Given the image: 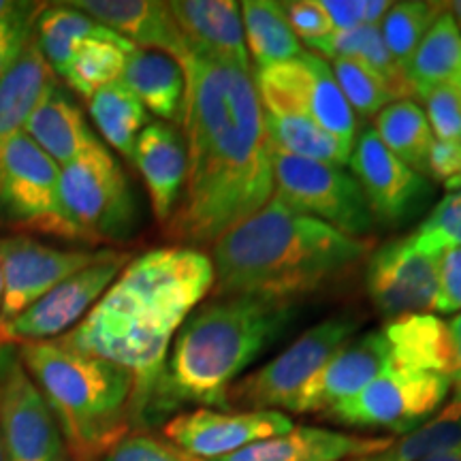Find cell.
<instances>
[{
    "instance_id": "obj_31",
    "label": "cell",
    "mask_w": 461,
    "mask_h": 461,
    "mask_svg": "<svg viewBox=\"0 0 461 461\" xmlns=\"http://www.w3.org/2000/svg\"><path fill=\"white\" fill-rule=\"evenodd\" d=\"M88 113L107 146L132 160L137 137L149 124V113L137 96L122 82H113L92 96Z\"/></svg>"
},
{
    "instance_id": "obj_4",
    "label": "cell",
    "mask_w": 461,
    "mask_h": 461,
    "mask_svg": "<svg viewBox=\"0 0 461 461\" xmlns=\"http://www.w3.org/2000/svg\"><path fill=\"white\" fill-rule=\"evenodd\" d=\"M295 319V302L288 299L229 295L201 305L173 338L141 419L184 403L224 408L230 384Z\"/></svg>"
},
{
    "instance_id": "obj_29",
    "label": "cell",
    "mask_w": 461,
    "mask_h": 461,
    "mask_svg": "<svg viewBox=\"0 0 461 461\" xmlns=\"http://www.w3.org/2000/svg\"><path fill=\"white\" fill-rule=\"evenodd\" d=\"M308 45L314 51H319L321 56H330L331 60L333 58H348V60H357L372 68L378 77L384 79V84L393 92L395 101L414 95L406 71L389 54L378 26H357L350 28V31H333L327 37L316 39Z\"/></svg>"
},
{
    "instance_id": "obj_49",
    "label": "cell",
    "mask_w": 461,
    "mask_h": 461,
    "mask_svg": "<svg viewBox=\"0 0 461 461\" xmlns=\"http://www.w3.org/2000/svg\"><path fill=\"white\" fill-rule=\"evenodd\" d=\"M0 344H9V342H5V321H3V274H0Z\"/></svg>"
},
{
    "instance_id": "obj_43",
    "label": "cell",
    "mask_w": 461,
    "mask_h": 461,
    "mask_svg": "<svg viewBox=\"0 0 461 461\" xmlns=\"http://www.w3.org/2000/svg\"><path fill=\"white\" fill-rule=\"evenodd\" d=\"M282 11H285L288 26L302 37L305 43L316 41V39L327 37L333 32V24L322 9L321 0H291V3H280Z\"/></svg>"
},
{
    "instance_id": "obj_22",
    "label": "cell",
    "mask_w": 461,
    "mask_h": 461,
    "mask_svg": "<svg viewBox=\"0 0 461 461\" xmlns=\"http://www.w3.org/2000/svg\"><path fill=\"white\" fill-rule=\"evenodd\" d=\"M169 11L186 39L188 51L250 71L240 5L233 0H176Z\"/></svg>"
},
{
    "instance_id": "obj_3",
    "label": "cell",
    "mask_w": 461,
    "mask_h": 461,
    "mask_svg": "<svg viewBox=\"0 0 461 461\" xmlns=\"http://www.w3.org/2000/svg\"><path fill=\"white\" fill-rule=\"evenodd\" d=\"M370 246L274 197L214 244V297L293 302L344 276Z\"/></svg>"
},
{
    "instance_id": "obj_44",
    "label": "cell",
    "mask_w": 461,
    "mask_h": 461,
    "mask_svg": "<svg viewBox=\"0 0 461 461\" xmlns=\"http://www.w3.org/2000/svg\"><path fill=\"white\" fill-rule=\"evenodd\" d=\"M434 310L442 314L461 312V246L447 250L440 258V288Z\"/></svg>"
},
{
    "instance_id": "obj_52",
    "label": "cell",
    "mask_w": 461,
    "mask_h": 461,
    "mask_svg": "<svg viewBox=\"0 0 461 461\" xmlns=\"http://www.w3.org/2000/svg\"><path fill=\"white\" fill-rule=\"evenodd\" d=\"M445 186H447L448 190H461V176L455 177V180H451L448 184H445Z\"/></svg>"
},
{
    "instance_id": "obj_33",
    "label": "cell",
    "mask_w": 461,
    "mask_h": 461,
    "mask_svg": "<svg viewBox=\"0 0 461 461\" xmlns=\"http://www.w3.org/2000/svg\"><path fill=\"white\" fill-rule=\"evenodd\" d=\"M461 451V400L457 395L434 419L393 440L387 451L355 461H423Z\"/></svg>"
},
{
    "instance_id": "obj_12",
    "label": "cell",
    "mask_w": 461,
    "mask_h": 461,
    "mask_svg": "<svg viewBox=\"0 0 461 461\" xmlns=\"http://www.w3.org/2000/svg\"><path fill=\"white\" fill-rule=\"evenodd\" d=\"M129 261L126 252L105 250L99 261L68 276L20 316L5 322V342L20 346L67 336L88 316Z\"/></svg>"
},
{
    "instance_id": "obj_38",
    "label": "cell",
    "mask_w": 461,
    "mask_h": 461,
    "mask_svg": "<svg viewBox=\"0 0 461 461\" xmlns=\"http://www.w3.org/2000/svg\"><path fill=\"white\" fill-rule=\"evenodd\" d=\"M414 238L423 248L445 255L451 248L461 246V190L447 194L431 214L425 218Z\"/></svg>"
},
{
    "instance_id": "obj_23",
    "label": "cell",
    "mask_w": 461,
    "mask_h": 461,
    "mask_svg": "<svg viewBox=\"0 0 461 461\" xmlns=\"http://www.w3.org/2000/svg\"><path fill=\"white\" fill-rule=\"evenodd\" d=\"M24 132L58 167H65L101 141L90 129L79 103L60 79L50 86L28 118Z\"/></svg>"
},
{
    "instance_id": "obj_20",
    "label": "cell",
    "mask_w": 461,
    "mask_h": 461,
    "mask_svg": "<svg viewBox=\"0 0 461 461\" xmlns=\"http://www.w3.org/2000/svg\"><path fill=\"white\" fill-rule=\"evenodd\" d=\"M71 7L84 11L109 31L140 50L163 51L177 62L188 54L184 34L173 20L169 5L157 0H73Z\"/></svg>"
},
{
    "instance_id": "obj_37",
    "label": "cell",
    "mask_w": 461,
    "mask_h": 461,
    "mask_svg": "<svg viewBox=\"0 0 461 461\" xmlns=\"http://www.w3.org/2000/svg\"><path fill=\"white\" fill-rule=\"evenodd\" d=\"M331 65L333 77H336L344 99L361 118H372L383 112L391 101H395L393 92L384 84V79L361 62L348 60V58H333Z\"/></svg>"
},
{
    "instance_id": "obj_25",
    "label": "cell",
    "mask_w": 461,
    "mask_h": 461,
    "mask_svg": "<svg viewBox=\"0 0 461 461\" xmlns=\"http://www.w3.org/2000/svg\"><path fill=\"white\" fill-rule=\"evenodd\" d=\"M120 82L160 122L182 124L184 105H186V77L176 58L163 51L137 48L129 56Z\"/></svg>"
},
{
    "instance_id": "obj_7",
    "label": "cell",
    "mask_w": 461,
    "mask_h": 461,
    "mask_svg": "<svg viewBox=\"0 0 461 461\" xmlns=\"http://www.w3.org/2000/svg\"><path fill=\"white\" fill-rule=\"evenodd\" d=\"M276 199L339 233L363 240L376 227L366 194L344 167L293 157L272 146Z\"/></svg>"
},
{
    "instance_id": "obj_1",
    "label": "cell",
    "mask_w": 461,
    "mask_h": 461,
    "mask_svg": "<svg viewBox=\"0 0 461 461\" xmlns=\"http://www.w3.org/2000/svg\"><path fill=\"white\" fill-rule=\"evenodd\" d=\"M180 65L188 173L165 227L188 248L214 246L272 199V141L250 71L197 51H188Z\"/></svg>"
},
{
    "instance_id": "obj_19",
    "label": "cell",
    "mask_w": 461,
    "mask_h": 461,
    "mask_svg": "<svg viewBox=\"0 0 461 461\" xmlns=\"http://www.w3.org/2000/svg\"><path fill=\"white\" fill-rule=\"evenodd\" d=\"M132 163L146 184L158 222L167 224L180 203L188 173L186 140L173 124L149 122L137 137Z\"/></svg>"
},
{
    "instance_id": "obj_9",
    "label": "cell",
    "mask_w": 461,
    "mask_h": 461,
    "mask_svg": "<svg viewBox=\"0 0 461 461\" xmlns=\"http://www.w3.org/2000/svg\"><path fill=\"white\" fill-rule=\"evenodd\" d=\"M355 331L357 321L348 314L321 321L299 336L285 353L265 363L261 370L230 384L224 397V408H241V412L272 408L291 411L303 384L348 342Z\"/></svg>"
},
{
    "instance_id": "obj_13",
    "label": "cell",
    "mask_w": 461,
    "mask_h": 461,
    "mask_svg": "<svg viewBox=\"0 0 461 461\" xmlns=\"http://www.w3.org/2000/svg\"><path fill=\"white\" fill-rule=\"evenodd\" d=\"M440 258L420 246L414 233L380 246L366 267V288L374 308L389 321L434 310Z\"/></svg>"
},
{
    "instance_id": "obj_18",
    "label": "cell",
    "mask_w": 461,
    "mask_h": 461,
    "mask_svg": "<svg viewBox=\"0 0 461 461\" xmlns=\"http://www.w3.org/2000/svg\"><path fill=\"white\" fill-rule=\"evenodd\" d=\"M391 367L389 342L383 331H370L366 336L346 342L303 389L299 391L291 411L305 414H327L338 403L359 393L363 387Z\"/></svg>"
},
{
    "instance_id": "obj_30",
    "label": "cell",
    "mask_w": 461,
    "mask_h": 461,
    "mask_svg": "<svg viewBox=\"0 0 461 461\" xmlns=\"http://www.w3.org/2000/svg\"><path fill=\"white\" fill-rule=\"evenodd\" d=\"M240 11L244 15L241 24H244L246 32V48L250 50L257 71L280 65V62L295 60L303 54L302 41L293 32V28L288 26L280 3H274V0H246Z\"/></svg>"
},
{
    "instance_id": "obj_6",
    "label": "cell",
    "mask_w": 461,
    "mask_h": 461,
    "mask_svg": "<svg viewBox=\"0 0 461 461\" xmlns=\"http://www.w3.org/2000/svg\"><path fill=\"white\" fill-rule=\"evenodd\" d=\"M58 203L65 240L96 246L124 241L135 230V193L122 165L103 141L60 167Z\"/></svg>"
},
{
    "instance_id": "obj_5",
    "label": "cell",
    "mask_w": 461,
    "mask_h": 461,
    "mask_svg": "<svg viewBox=\"0 0 461 461\" xmlns=\"http://www.w3.org/2000/svg\"><path fill=\"white\" fill-rule=\"evenodd\" d=\"M17 359L54 414L73 461H99L131 428L135 378L67 342L17 346Z\"/></svg>"
},
{
    "instance_id": "obj_48",
    "label": "cell",
    "mask_w": 461,
    "mask_h": 461,
    "mask_svg": "<svg viewBox=\"0 0 461 461\" xmlns=\"http://www.w3.org/2000/svg\"><path fill=\"white\" fill-rule=\"evenodd\" d=\"M448 14L453 15L455 24H457L459 32H461V0H457V3H451V5H448Z\"/></svg>"
},
{
    "instance_id": "obj_39",
    "label": "cell",
    "mask_w": 461,
    "mask_h": 461,
    "mask_svg": "<svg viewBox=\"0 0 461 461\" xmlns=\"http://www.w3.org/2000/svg\"><path fill=\"white\" fill-rule=\"evenodd\" d=\"M45 3H17L0 17V79L14 67L34 34V22Z\"/></svg>"
},
{
    "instance_id": "obj_34",
    "label": "cell",
    "mask_w": 461,
    "mask_h": 461,
    "mask_svg": "<svg viewBox=\"0 0 461 461\" xmlns=\"http://www.w3.org/2000/svg\"><path fill=\"white\" fill-rule=\"evenodd\" d=\"M265 126H267L272 146L282 149V152L338 167L348 165V149L338 140H333L330 132H325L319 124L303 118V115L265 113Z\"/></svg>"
},
{
    "instance_id": "obj_32",
    "label": "cell",
    "mask_w": 461,
    "mask_h": 461,
    "mask_svg": "<svg viewBox=\"0 0 461 461\" xmlns=\"http://www.w3.org/2000/svg\"><path fill=\"white\" fill-rule=\"evenodd\" d=\"M376 135L393 157L423 176L434 132L428 115L412 101H395L376 115Z\"/></svg>"
},
{
    "instance_id": "obj_36",
    "label": "cell",
    "mask_w": 461,
    "mask_h": 461,
    "mask_svg": "<svg viewBox=\"0 0 461 461\" xmlns=\"http://www.w3.org/2000/svg\"><path fill=\"white\" fill-rule=\"evenodd\" d=\"M445 3H420V0L391 5L383 26H380V32H383L389 54L393 56V60L403 71H408L414 51L419 50L420 41L429 32V28L436 24L438 17L445 14Z\"/></svg>"
},
{
    "instance_id": "obj_11",
    "label": "cell",
    "mask_w": 461,
    "mask_h": 461,
    "mask_svg": "<svg viewBox=\"0 0 461 461\" xmlns=\"http://www.w3.org/2000/svg\"><path fill=\"white\" fill-rule=\"evenodd\" d=\"M60 167L26 132L0 154V222L65 240L60 221Z\"/></svg>"
},
{
    "instance_id": "obj_35",
    "label": "cell",
    "mask_w": 461,
    "mask_h": 461,
    "mask_svg": "<svg viewBox=\"0 0 461 461\" xmlns=\"http://www.w3.org/2000/svg\"><path fill=\"white\" fill-rule=\"evenodd\" d=\"M137 48L109 41H86L75 51L71 62L60 75L68 90L90 101L105 86L120 82L129 62V56Z\"/></svg>"
},
{
    "instance_id": "obj_47",
    "label": "cell",
    "mask_w": 461,
    "mask_h": 461,
    "mask_svg": "<svg viewBox=\"0 0 461 461\" xmlns=\"http://www.w3.org/2000/svg\"><path fill=\"white\" fill-rule=\"evenodd\" d=\"M448 330H451L453 344H455V355H457V376H461V312L455 316V319L448 322Z\"/></svg>"
},
{
    "instance_id": "obj_27",
    "label": "cell",
    "mask_w": 461,
    "mask_h": 461,
    "mask_svg": "<svg viewBox=\"0 0 461 461\" xmlns=\"http://www.w3.org/2000/svg\"><path fill=\"white\" fill-rule=\"evenodd\" d=\"M34 41L58 77L65 73L73 54L86 41H109L124 45V48H135L118 32L109 31L95 17L71 7L68 3L43 5L41 14L34 22Z\"/></svg>"
},
{
    "instance_id": "obj_10",
    "label": "cell",
    "mask_w": 461,
    "mask_h": 461,
    "mask_svg": "<svg viewBox=\"0 0 461 461\" xmlns=\"http://www.w3.org/2000/svg\"><path fill=\"white\" fill-rule=\"evenodd\" d=\"M453 380L436 372L391 366L367 387L338 403L325 417L361 429L408 434L429 420L445 402Z\"/></svg>"
},
{
    "instance_id": "obj_53",
    "label": "cell",
    "mask_w": 461,
    "mask_h": 461,
    "mask_svg": "<svg viewBox=\"0 0 461 461\" xmlns=\"http://www.w3.org/2000/svg\"><path fill=\"white\" fill-rule=\"evenodd\" d=\"M453 383H455V384H457V393H455V395H457V397H459V400H461V376H459V378H455V380H453Z\"/></svg>"
},
{
    "instance_id": "obj_15",
    "label": "cell",
    "mask_w": 461,
    "mask_h": 461,
    "mask_svg": "<svg viewBox=\"0 0 461 461\" xmlns=\"http://www.w3.org/2000/svg\"><path fill=\"white\" fill-rule=\"evenodd\" d=\"M293 428V420L278 411L216 412L199 408L176 414L163 428V434L169 445L188 457L216 461L255 442L285 436Z\"/></svg>"
},
{
    "instance_id": "obj_21",
    "label": "cell",
    "mask_w": 461,
    "mask_h": 461,
    "mask_svg": "<svg viewBox=\"0 0 461 461\" xmlns=\"http://www.w3.org/2000/svg\"><path fill=\"white\" fill-rule=\"evenodd\" d=\"M395 438H367L321 428H293L216 461H355L378 455Z\"/></svg>"
},
{
    "instance_id": "obj_42",
    "label": "cell",
    "mask_w": 461,
    "mask_h": 461,
    "mask_svg": "<svg viewBox=\"0 0 461 461\" xmlns=\"http://www.w3.org/2000/svg\"><path fill=\"white\" fill-rule=\"evenodd\" d=\"M103 461H199L188 457L169 442L152 436H126L105 455Z\"/></svg>"
},
{
    "instance_id": "obj_41",
    "label": "cell",
    "mask_w": 461,
    "mask_h": 461,
    "mask_svg": "<svg viewBox=\"0 0 461 461\" xmlns=\"http://www.w3.org/2000/svg\"><path fill=\"white\" fill-rule=\"evenodd\" d=\"M330 15L333 31H350L357 26H378L391 5L387 0H321Z\"/></svg>"
},
{
    "instance_id": "obj_2",
    "label": "cell",
    "mask_w": 461,
    "mask_h": 461,
    "mask_svg": "<svg viewBox=\"0 0 461 461\" xmlns=\"http://www.w3.org/2000/svg\"><path fill=\"white\" fill-rule=\"evenodd\" d=\"M214 288V265L188 246L131 258L88 316L62 336L73 348L118 363L135 378L132 420L141 419L173 338Z\"/></svg>"
},
{
    "instance_id": "obj_17",
    "label": "cell",
    "mask_w": 461,
    "mask_h": 461,
    "mask_svg": "<svg viewBox=\"0 0 461 461\" xmlns=\"http://www.w3.org/2000/svg\"><path fill=\"white\" fill-rule=\"evenodd\" d=\"M348 165L376 222L400 227L417 216L429 199L431 186L428 180L393 157L376 131L361 132Z\"/></svg>"
},
{
    "instance_id": "obj_14",
    "label": "cell",
    "mask_w": 461,
    "mask_h": 461,
    "mask_svg": "<svg viewBox=\"0 0 461 461\" xmlns=\"http://www.w3.org/2000/svg\"><path fill=\"white\" fill-rule=\"evenodd\" d=\"M105 250L56 248L24 233L0 238L3 321H14L68 276L99 261Z\"/></svg>"
},
{
    "instance_id": "obj_26",
    "label": "cell",
    "mask_w": 461,
    "mask_h": 461,
    "mask_svg": "<svg viewBox=\"0 0 461 461\" xmlns=\"http://www.w3.org/2000/svg\"><path fill=\"white\" fill-rule=\"evenodd\" d=\"M56 79L58 75L45 60L32 34L14 67L0 79V154L24 132L34 107Z\"/></svg>"
},
{
    "instance_id": "obj_24",
    "label": "cell",
    "mask_w": 461,
    "mask_h": 461,
    "mask_svg": "<svg viewBox=\"0 0 461 461\" xmlns=\"http://www.w3.org/2000/svg\"><path fill=\"white\" fill-rule=\"evenodd\" d=\"M389 342L391 366L411 370L436 372L455 380L457 355L448 322L434 314H408L389 321L384 327Z\"/></svg>"
},
{
    "instance_id": "obj_46",
    "label": "cell",
    "mask_w": 461,
    "mask_h": 461,
    "mask_svg": "<svg viewBox=\"0 0 461 461\" xmlns=\"http://www.w3.org/2000/svg\"><path fill=\"white\" fill-rule=\"evenodd\" d=\"M17 363V346L15 344H0V389H3L5 378L9 376L11 367Z\"/></svg>"
},
{
    "instance_id": "obj_40",
    "label": "cell",
    "mask_w": 461,
    "mask_h": 461,
    "mask_svg": "<svg viewBox=\"0 0 461 461\" xmlns=\"http://www.w3.org/2000/svg\"><path fill=\"white\" fill-rule=\"evenodd\" d=\"M428 107L431 132L442 141H461V99L451 88H431L420 95Z\"/></svg>"
},
{
    "instance_id": "obj_8",
    "label": "cell",
    "mask_w": 461,
    "mask_h": 461,
    "mask_svg": "<svg viewBox=\"0 0 461 461\" xmlns=\"http://www.w3.org/2000/svg\"><path fill=\"white\" fill-rule=\"evenodd\" d=\"M257 90L269 115H303L353 149L357 118L325 58L303 51L295 60L257 71Z\"/></svg>"
},
{
    "instance_id": "obj_28",
    "label": "cell",
    "mask_w": 461,
    "mask_h": 461,
    "mask_svg": "<svg viewBox=\"0 0 461 461\" xmlns=\"http://www.w3.org/2000/svg\"><path fill=\"white\" fill-rule=\"evenodd\" d=\"M406 73L414 96L431 88H451L461 99V32L448 9L425 34Z\"/></svg>"
},
{
    "instance_id": "obj_16",
    "label": "cell",
    "mask_w": 461,
    "mask_h": 461,
    "mask_svg": "<svg viewBox=\"0 0 461 461\" xmlns=\"http://www.w3.org/2000/svg\"><path fill=\"white\" fill-rule=\"evenodd\" d=\"M5 461H73L54 414L20 359L0 389Z\"/></svg>"
},
{
    "instance_id": "obj_51",
    "label": "cell",
    "mask_w": 461,
    "mask_h": 461,
    "mask_svg": "<svg viewBox=\"0 0 461 461\" xmlns=\"http://www.w3.org/2000/svg\"><path fill=\"white\" fill-rule=\"evenodd\" d=\"M15 5H17L15 0H0V17H3V15H7L9 11L15 7Z\"/></svg>"
},
{
    "instance_id": "obj_45",
    "label": "cell",
    "mask_w": 461,
    "mask_h": 461,
    "mask_svg": "<svg viewBox=\"0 0 461 461\" xmlns=\"http://www.w3.org/2000/svg\"><path fill=\"white\" fill-rule=\"evenodd\" d=\"M428 176L448 184L461 176V141L434 140L428 154Z\"/></svg>"
},
{
    "instance_id": "obj_50",
    "label": "cell",
    "mask_w": 461,
    "mask_h": 461,
    "mask_svg": "<svg viewBox=\"0 0 461 461\" xmlns=\"http://www.w3.org/2000/svg\"><path fill=\"white\" fill-rule=\"evenodd\" d=\"M423 461H461V451L438 455V457H429V459H423Z\"/></svg>"
},
{
    "instance_id": "obj_54",
    "label": "cell",
    "mask_w": 461,
    "mask_h": 461,
    "mask_svg": "<svg viewBox=\"0 0 461 461\" xmlns=\"http://www.w3.org/2000/svg\"><path fill=\"white\" fill-rule=\"evenodd\" d=\"M0 461H5V455H3V445H0Z\"/></svg>"
}]
</instances>
